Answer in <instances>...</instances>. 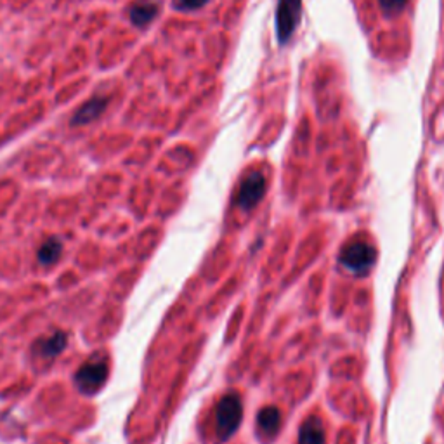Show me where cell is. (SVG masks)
I'll return each instance as SVG.
<instances>
[{
  "mask_svg": "<svg viewBox=\"0 0 444 444\" xmlns=\"http://www.w3.org/2000/svg\"><path fill=\"white\" fill-rule=\"evenodd\" d=\"M241 417H243V406H241L240 396L236 392L226 394L215 408V429L222 441L238 431Z\"/></svg>",
  "mask_w": 444,
  "mask_h": 444,
  "instance_id": "6da1fadb",
  "label": "cell"
},
{
  "mask_svg": "<svg viewBox=\"0 0 444 444\" xmlns=\"http://www.w3.org/2000/svg\"><path fill=\"white\" fill-rule=\"evenodd\" d=\"M376 252L367 241H353L340 252V262L346 269L356 275H365L375 264Z\"/></svg>",
  "mask_w": 444,
  "mask_h": 444,
  "instance_id": "7a4b0ae2",
  "label": "cell"
},
{
  "mask_svg": "<svg viewBox=\"0 0 444 444\" xmlns=\"http://www.w3.org/2000/svg\"><path fill=\"white\" fill-rule=\"evenodd\" d=\"M106 376H108V367L105 361L92 360L82 365L80 370L75 375V383L84 394H94L95 390L101 389Z\"/></svg>",
  "mask_w": 444,
  "mask_h": 444,
  "instance_id": "3957f363",
  "label": "cell"
},
{
  "mask_svg": "<svg viewBox=\"0 0 444 444\" xmlns=\"http://www.w3.org/2000/svg\"><path fill=\"white\" fill-rule=\"evenodd\" d=\"M266 193V179L259 172H252L250 176L245 177L241 183L240 191H238L236 201L243 210H250L259 201L262 200Z\"/></svg>",
  "mask_w": 444,
  "mask_h": 444,
  "instance_id": "277c9868",
  "label": "cell"
},
{
  "mask_svg": "<svg viewBox=\"0 0 444 444\" xmlns=\"http://www.w3.org/2000/svg\"><path fill=\"white\" fill-rule=\"evenodd\" d=\"M108 102V98H92L82 108H78V112L75 113L72 118V125H87V123L94 122L95 118H99L105 113Z\"/></svg>",
  "mask_w": 444,
  "mask_h": 444,
  "instance_id": "5b68a950",
  "label": "cell"
},
{
  "mask_svg": "<svg viewBox=\"0 0 444 444\" xmlns=\"http://www.w3.org/2000/svg\"><path fill=\"white\" fill-rule=\"evenodd\" d=\"M257 427L266 438H275L282 427V413L276 406H266L257 415Z\"/></svg>",
  "mask_w": 444,
  "mask_h": 444,
  "instance_id": "8992f818",
  "label": "cell"
},
{
  "mask_svg": "<svg viewBox=\"0 0 444 444\" xmlns=\"http://www.w3.org/2000/svg\"><path fill=\"white\" fill-rule=\"evenodd\" d=\"M298 444H325V429L319 418H307L298 432Z\"/></svg>",
  "mask_w": 444,
  "mask_h": 444,
  "instance_id": "52a82bcc",
  "label": "cell"
},
{
  "mask_svg": "<svg viewBox=\"0 0 444 444\" xmlns=\"http://www.w3.org/2000/svg\"><path fill=\"white\" fill-rule=\"evenodd\" d=\"M158 13V6L153 0H144V2H137L136 6L130 9V20L136 26H146L151 23L153 17Z\"/></svg>",
  "mask_w": 444,
  "mask_h": 444,
  "instance_id": "ba28073f",
  "label": "cell"
},
{
  "mask_svg": "<svg viewBox=\"0 0 444 444\" xmlns=\"http://www.w3.org/2000/svg\"><path fill=\"white\" fill-rule=\"evenodd\" d=\"M66 347V335L63 332L52 333L51 337L40 342V354L44 358H54Z\"/></svg>",
  "mask_w": 444,
  "mask_h": 444,
  "instance_id": "9c48e42d",
  "label": "cell"
},
{
  "mask_svg": "<svg viewBox=\"0 0 444 444\" xmlns=\"http://www.w3.org/2000/svg\"><path fill=\"white\" fill-rule=\"evenodd\" d=\"M61 252H63L61 241H59L58 238H49V240L42 245L40 250H38V261H40L44 266H51L58 261Z\"/></svg>",
  "mask_w": 444,
  "mask_h": 444,
  "instance_id": "30bf717a",
  "label": "cell"
}]
</instances>
